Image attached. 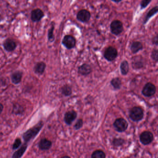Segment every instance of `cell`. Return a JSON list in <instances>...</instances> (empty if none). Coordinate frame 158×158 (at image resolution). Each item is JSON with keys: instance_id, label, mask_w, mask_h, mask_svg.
I'll list each match as a JSON object with an SVG mask.
<instances>
[{"instance_id": "obj_1", "label": "cell", "mask_w": 158, "mask_h": 158, "mask_svg": "<svg viewBox=\"0 0 158 158\" xmlns=\"http://www.w3.org/2000/svg\"><path fill=\"white\" fill-rule=\"evenodd\" d=\"M43 126L42 122H40L33 128H30L29 130L24 134L23 137L26 142H28L29 140L35 137L40 131Z\"/></svg>"}, {"instance_id": "obj_2", "label": "cell", "mask_w": 158, "mask_h": 158, "mask_svg": "<svg viewBox=\"0 0 158 158\" xmlns=\"http://www.w3.org/2000/svg\"><path fill=\"white\" fill-rule=\"evenodd\" d=\"M130 118L135 122H138L143 118L144 116L143 110L139 107H135L130 112Z\"/></svg>"}, {"instance_id": "obj_3", "label": "cell", "mask_w": 158, "mask_h": 158, "mask_svg": "<svg viewBox=\"0 0 158 158\" xmlns=\"http://www.w3.org/2000/svg\"><path fill=\"white\" fill-rule=\"evenodd\" d=\"M111 33L115 35H119L123 31V23L119 20H114L110 24Z\"/></svg>"}, {"instance_id": "obj_4", "label": "cell", "mask_w": 158, "mask_h": 158, "mask_svg": "<svg viewBox=\"0 0 158 158\" xmlns=\"http://www.w3.org/2000/svg\"><path fill=\"white\" fill-rule=\"evenodd\" d=\"M117 56L118 52L117 50L113 47H108L104 52V58L108 61H113L117 58Z\"/></svg>"}, {"instance_id": "obj_5", "label": "cell", "mask_w": 158, "mask_h": 158, "mask_svg": "<svg viewBox=\"0 0 158 158\" xmlns=\"http://www.w3.org/2000/svg\"><path fill=\"white\" fill-rule=\"evenodd\" d=\"M156 91L155 85L151 83H148L144 86L141 92L145 97H150L155 94Z\"/></svg>"}, {"instance_id": "obj_6", "label": "cell", "mask_w": 158, "mask_h": 158, "mask_svg": "<svg viewBox=\"0 0 158 158\" xmlns=\"http://www.w3.org/2000/svg\"><path fill=\"white\" fill-rule=\"evenodd\" d=\"M114 126L118 132H123L127 129L128 123L123 118L116 119L114 123Z\"/></svg>"}, {"instance_id": "obj_7", "label": "cell", "mask_w": 158, "mask_h": 158, "mask_svg": "<svg viewBox=\"0 0 158 158\" xmlns=\"http://www.w3.org/2000/svg\"><path fill=\"white\" fill-rule=\"evenodd\" d=\"M62 43L67 49L70 50L75 47L76 40L73 36L67 35L64 37Z\"/></svg>"}, {"instance_id": "obj_8", "label": "cell", "mask_w": 158, "mask_h": 158, "mask_svg": "<svg viewBox=\"0 0 158 158\" xmlns=\"http://www.w3.org/2000/svg\"><path fill=\"white\" fill-rule=\"evenodd\" d=\"M91 18V14L89 11L82 10L79 11L77 15V19L82 23H87Z\"/></svg>"}, {"instance_id": "obj_9", "label": "cell", "mask_w": 158, "mask_h": 158, "mask_svg": "<svg viewBox=\"0 0 158 158\" xmlns=\"http://www.w3.org/2000/svg\"><path fill=\"white\" fill-rule=\"evenodd\" d=\"M139 139L142 144L148 145L151 143L153 140V135L149 131H144L140 135Z\"/></svg>"}, {"instance_id": "obj_10", "label": "cell", "mask_w": 158, "mask_h": 158, "mask_svg": "<svg viewBox=\"0 0 158 158\" xmlns=\"http://www.w3.org/2000/svg\"><path fill=\"white\" fill-rule=\"evenodd\" d=\"M132 60L131 65L132 67L135 70L141 69L144 66V63L143 58L139 55L134 57L133 59H132Z\"/></svg>"}, {"instance_id": "obj_11", "label": "cell", "mask_w": 158, "mask_h": 158, "mask_svg": "<svg viewBox=\"0 0 158 158\" xmlns=\"http://www.w3.org/2000/svg\"><path fill=\"white\" fill-rule=\"evenodd\" d=\"M44 16V13L40 9H35L31 13V19L34 22H39Z\"/></svg>"}, {"instance_id": "obj_12", "label": "cell", "mask_w": 158, "mask_h": 158, "mask_svg": "<svg viewBox=\"0 0 158 158\" xmlns=\"http://www.w3.org/2000/svg\"><path fill=\"white\" fill-rule=\"evenodd\" d=\"M77 116V114L75 111L71 110L67 112L64 115V120L67 124L71 125L73 122L75 120Z\"/></svg>"}, {"instance_id": "obj_13", "label": "cell", "mask_w": 158, "mask_h": 158, "mask_svg": "<svg viewBox=\"0 0 158 158\" xmlns=\"http://www.w3.org/2000/svg\"><path fill=\"white\" fill-rule=\"evenodd\" d=\"M92 72L91 66L87 64H84L79 66L78 69V73L82 76H87Z\"/></svg>"}, {"instance_id": "obj_14", "label": "cell", "mask_w": 158, "mask_h": 158, "mask_svg": "<svg viewBox=\"0 0 158 158\" xmlns=\"http://www.w3.org/2000/svg\"><path fill=\"white\" fill-rule=\"evenodd\" d=\"M4 48L8 52H12L16 48V44L12 40L8 39L3 44Z\"/></svg>"}, {"instance_id": "obj_15", "label": "cell", "mask_w": 158, "mask_h": 158, "mask_svg": "<svg viewBox=\"0 0 158 158\" xmlns=\"http://www.w3.org/2000/svg\"><path fill=\"white\" fill-rule=\"evenodd\" d=\"M143 49V45L139 41H134L130 46V50L133 54L137 53L139 51Z\"/></svg>"}, {"instance_id": "obj_16", "label": "cell", "mask_w": 158, "mask_h": 158, "mask_svg": "<svg viewBox=\"0 0 158 158\" xmlns=\"http://www.w3.org/2000/svg\"><path fill=\"white\" fill-rule=\"evenodd\" d=\"M23 77V73L20 71L15 72L11 76L12 82L14 84L17 85L21 82Z\"/></svg>"}, {"instance_id": "obj_17", "label": "cell", "mask_w": 158, "mask_h": 158, "mask_svg": "<svg viewBox=\"0 0 158 158\" xmlns=\"http://www.w3.org/2000/svg\"><path fill=\"white\" fill-rule=\"evenodd\" d=\"M158 6H155V7L152 8L151 10H150L148 12L147 14V15H146L145 19H144V21H143V24H146L151 17L154 16L155 15H156L158 13Z\"/></svg>"}, {"instance_id": "obj_18", "label": "cell", "mask_w": 158, "mask_h": 158, "mask_svg": "<svg viewBox=\"0 0 158 158\" xmlns=\"http://www.w3.org/2000/svg\"><path fill=\"white\" fill-rule=\"evenodd\" d=\"M46 64L43 62H39L36 64L34 67L35 73L39 74H42L46 69Z\"/></svg>"}, {"instance_id": "obj_19", "label": "cell", "mask_w": 158, "mask_h": 158, "mask_svg": "<svg viewBox=\"0 0 158 158\" xmlns=\"http://www.w3.org/2000/svg\"><path fill=\"white\" fill-rule=\"evenodd\" d=\"M52 143L51 141L47 139H43L39 143V147L41 150H48L51 147Z\"/></svg>"}, {"instance_id": "obj_20", "label": "cell", "mask_w": 158, "mask_h": 158, "mask_svg": "<svg viewBox=\"0 0 158 158\" xmlns=\"http://www.w3.org/2000/svg\"><path fill=\"white\" fill-rule=\"evenodd\" d=\"M121 73L123 75H126L129 72V64L127 60H123L120 64Z\"/></svg>"}, {"instance_id": "obj_21", "label": "cell", "mask_w": 158, "mask_h": 158, "mask_svg": "<svg viewBox=\"0 0 158 158\" xmlns=\"http://www.w3.org/2000/svg\"><path fill=\"white\" fill-rule=\"evenodd\" d=\"M27 148V145L25 144L23 145L18 150L14 153L12 158H21Z\"/></svg>"}, {"instance_id": "obj_22", "label": "cell", "mask_w": 158, "mask_h": 158, "mask_svg": "<svg viewBox=\"0 0 158 158\" xmlns=\"http://www.w3.org/2000/svg\"><path fill=\"white\" fill-rule=\"evenodd\" d=\"M110 84L114 89H119L122 86V81L119 77H115L112 79Z\"/></svg>"}, {"instance_id": "obj_23", "label": "cell", "mask_w": 158, "mask_h": 158, "mask_svg": "<svg viewBox=\"0 0 158 158\" xmlns=\"http://www.w3.org/2000/svg\"><path fill=\"white\" fill-rule=\"evenodd\" d=\"M61 92L64 96H69L72 95V89L68 85H64L61 88Z\"/></svg>"}, {"instance_id": "obj_24", "label": "cell", "mask_w": 158, "mask_h": 158, "mask_svg": "<svg viewBox=\"0 0 158 158\" xmlns=\"http://www.w3.org/2000/svg\"><path fill=\"white\" fill-rule=\"evenodd\" d=\"M105 153L102 150L95 151L91 155V158H105Z\"/></svg>"}, {"instance_id": "obj_25", "label": "cell", "mask_w": 158, "mask_h": 158, "mask_svg": "<svg viewBox=\"0 0 158 158\" xmlns=\"http://www.w3.org/2000/svg\"><path fill=\"white\" fill-rule=\"evenodd\" d=\"M54 25L52 26L50 28L48 31V39L50 42H52L54 41V36L53 34V31H54Z\"/></svg>"}, {"instance_id": "obj_26", "label": "cell", "mask_w": 158, "mask_h": 158, "mask_svg": "<svg viewBox=\"0 0 158 158\" xmlns=\"http://www.w3.org/2000/svg\"><path fill=\"white\" fill-rule=\"evenodd\" d=\"M124 142V140L123 139L115 138L113 140V144L114 146H120L123 145Z\"/></svg>"}, {"instance_id": "obj_27", "label": "cell", "mask_w": 158, "mask_h": 158, "mask_svg": "<svg viewBox=\"0 0 158 158\" xmlns=\"http://www.w3.org/2000/svg\"><path fill=\"white\" fill-rule=\"evenodd\" d=\"M151 2V0H143L140 3L141 10L145 9Z\"/></svg>"}, {"instance_id": "obj_28", "label": "cell", "mask_w": 158, "mask_h": 158, "mask_svg": "<svg viewBox=\"0 0 158 158\" xmlns=\"http://www.w3.org/2000/svg\"><path fill=\"white\" fill-rule=\"evenodd\" d=\"M151 58L153 60L156 62L158 61V50L154 49L152 51L151 53Z\"/></svg>"}, {"instance_id": "obj_29", "label": "cell", "mask_w": 158, "mask_h": 158, "mask_svg": "<svg viewBox=\"0 0 158 158\" xmlns=\"http://www.w3.org/2000/svg\"><path fill=\"white\" fill-rule=\"evenodd\" d=\"M21 143H22V141H21L20 139H17L14 143L13 146V149H16L20 147V145H21Z\"/></svg>"}, {"instance_id": "obj_30", "label": "cell", "mask_w": 158, "mask_h": 158, "mask_svg": "<svg viewBox=\"0 0 158 158\" xmlns=\"http://www.w3.org/2000/svg\"><path fill=\"white\" fill-rule=\"evenodd\" d=\"M83 120H82V119H79V120H77V122L75 125V129H77V130L80 129V128L83 126Z\"/></svg>"}, {"instance_id": "obj_31", "label": "cell", "mask_w": 158, "mask_h": 158, "mask_svg": "<svg viewBox=\"0 0 158 158\" xmlns=\"http://www.w3.org/2000/svg\"><path fill=\"white\" fill-rule=\"evenodd\" d=\"M158 35H157L156 36L153 38V40H152V43L156 46H158Z\"/></svg>"}, {"instance_id": "obj_32", "label": "cell", "mask_w": 158, "mask_h": 158, "mask_svg": "<svg viewBox=\"0 0 158 158\" xmlns=\"http://www.w3.org/2000/svg\"><path fill=\"white\" fill-rule=\"evenodd\" d=\"M3 110V106L2 104L0 103V114L2 112V110Z\"/></svg>"}, {"instance_id": "obj_33", "label": "cell", "mask_w": 158, "mask_h": 158, "mask_svg": "<svg viewBox=\"0 0 158 158\" xmlns=\"http://www.w3.org/2000/svg\"><path fill=\"white\" fill-rule=\"evenodd\" d=\"M61 158H70V157L67 156H64V157H62Z\"/></svg>"}, {"instance_id": "obj_34", "label": "cell", "mask_w": 158, "mask_h": 158, "mask_svg": "<svg viewBox=\"0 0 158 158\" xmlns=\"http://www.w3.org/2000/svg\"><path fill=\"white\" fill-rule=\"evenodd\" d=\"M114 2H116V3H118V2H121V1H113Z\"/></svg>"}, {"instance_id": "obj_35", "label": "cell", "mask_w": 158, "mask_h": 158, "mask_svg": "<svg viewBox=\"0 0 158 158\" xmlns=\"http://www.w3.org/2000/svg\"><path fill=\"white\" fill-rule=\"evenodd\" d=\"M0 137H1V136H0Z\"/></svg>"}]
</instances>
